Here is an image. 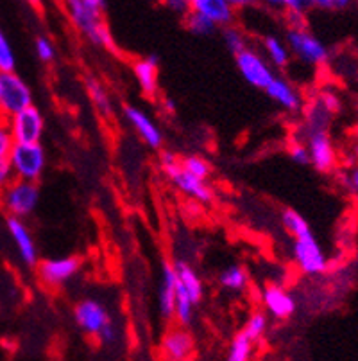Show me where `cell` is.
<instances>
[{
  "instance_id": "cell-1",
  "label": "cell",
  "mask_w": 358,
  "mask_h": 361,
  "mask_svg": "<svg viewBox=\"0 0 358 361\" xmlns=\"http://www.w3.org/2000/svg\"><path fill=\"white\" fill-rule=\"evenodd\" d=\"M63 6L72 25L81 35L87 36L95 45L113 49V36L110 27L104 24L103 13L88 6L84 0H63Z\"/></svg>"
},
{
  "instance_id": "cell-2",
  "label": "cell",
  "mask_w": 358,
  "mask_h": 361,
  "mask_svg": "<svg viewBox=\"0 0 358 361\" xmlns=\"http://www.w3.org/2000/svg\"><path fill=\"white\" fill-rule=\"evenodd\" d=\"M160 167H162L165 176L172 182V185L176 187L177 191H181L190 200L203 203V205H208L213 200V189L210 187V183L183 171L181 159L174 151L165 149L160 153Z\"/></svg>"
},
{
  "instance_id": "cell-3",
  "label": "cell",
  "mask_w": 358,
  "mask_h": 361,
  "mask_svg": "<svg viewBox=\"0 0 358 361\" xmlns=\"http://www.w3.org/2000/svg\"><path fill=\"white\" fill-rule=\"evenodd\" d=\"M8 162L13 169L15 180L38 183L47 169V153L41 142L38 144H18L15 142Z\"/></svg>"
},
{
  "instance_id": "cell-4",
  "label": "cell",
  "mask_w": 358,
  "mask_h": 361,
  "mask_svg": "<svg viewBox=\"0 0 358 361\" xmlns=\"http://www.w3.org/2000/svg\"><path fill=\"white\" fill-rule=\"evenodd\" d=\"M285 44H287L288 51L295 60L307 65V67L317 68L328 63L330 51L314 32L308 31V27L288 29L287 36H285Z\"/></svg>"
},
{
  "instance_id": "cell-5",
  "label": "cell",
  "mask_w": 358,
  "mask_h": 361,
  "mask_svg": "<svg viewBox=\"0 0 358 361\" xmlns=\"http://www.w3.org/2000/svg\"><path fill=\"white\" fill-rule=\"evenodd\" d=\"M292 259H294L295 268L303 275H308V277H317V275L326 274L328 268H330L328 255L324 254L323 246L315 239L312 231L294 238Z\"/></svg>"
},
{
  "instance_id": "cell-6",
  "label": "cell",
  "mask_w": 358,
  "mask_h": 361,
  "mask_svg": "<svg viewBox=\"0 0 358 361\" xmlns=\"http://www.w3.org/2000/svg\"><path fill=\"white\" fill-rule=\"evenodd\" d=\"M39 203L38 183L13 180L4 191L0 192V207L8 212L9 218L25 219L36 211Z\"/></svg>"
},
{
  "instance_id": "cell-7",
  "label": "cell",
  "mask_w": 358,
  "mask_h": 361,
  "mask_svg": "<svg viewBox=\"0 0 358 361\" xmlns=\"http://www.w3.org/2000/svg\"><path fill=\"white\" fill-rule=\"evenodd\" d=\"M32 90L22 75L16 72H9V74H2V81H0V119L8 121L18 111L25 110V108L32 106Z\"/></svg>"
},
{
  "instance_id": "cell-8",
  "label": "cell",
  "mask_w": 358,
  "mask_h": 361,
  "mask_svg": "<svg viewBox=\"0 0 358 361\" xmlns=\"http://www.w3.org/2000/svg\"><path fill=\"white\" fill-rule=\"evenodd\" d=\"M301 140L307 144L310 166H314L315 171H319L323 175H330L337 171L339 153L328 131H312Z\"/></svg>"
},
{
  "instance_id": "cell-9",
  "label": "cell",
  "mask_w": 358,
  "mask_h": 361,
  "mask_svg": "<svg viewBox=\"0 0 358 361\" xmlns=\"http://www.w3.org/2000/svg\"><path fill=\"white\" fill-rule=\"evenodd\" d=\"M6 123H8V128L11 131V137L15 142L38 144L44 139L45 117L34 104L9 117Z\"/></svg>"
},
{
  "instance_id": "cell-10",
  "label": "cell",
  "mask_w": 358,
  "mask_h": 361,
  "mask_svg": "<svg viewBox=\"0 0 358 361\" xmlns=\"http://www.w3.org/2000/svg\"><path fill=\"white\" fill-rule=\"evenodd\" d=\"M235 63L238 72H241V75L244 78L245 83L258 88V90H265V87L274 80V68H272L264 56L258 51H255V49L248 47L245 51H242L241 54H236Z\"/></svg>"
},
{
  "instance_id": "cell-11",
  "label": "cell",
  "mask_w": 358,
  "mask_h": 361,
  "mask_svg": "<svg viewBox=\"0 0 358 361\" xmlns=\"http://www.w3.org/2000/svg\"><path fill=\"white\" fill-rule=\"evenodd\" d=\"M74 320L75 326L83 331L87 336L98 338V334L103 333L104 327L113 318H111L110 311H108L103 302H98L97 298H83V300H79L75 304Z\"/></svg>"
},
{
  "instance_id": "cell-12",
  "label": "cell",
  "mask_w": 358,
  "mask_h": 361,
  "mask_svg": "<svg viewBox=\"0 0 358 361\" xmlns=\"http://www.w3.org/2000/svg\"><path fill=\"white\" fill-rule=\"evenodd\" d=\"M36 270H38V277L44 286L61 288L77 275V271L81 270V261L75 255L45 259V261L38 262Z\"/></svg>"
},
{
  "instance_id": "cell-13",
  "label": "cell",
  "mask_w": 358,
  "mask_h": 361,
  "mask_svg": "<svg viewBox=\"0 0 358 361\" xmlns=\"http://www.w3.org/2000/svg\"><path fill=\"white\" fill-rule=\"evenodd\" d=\"M160 356L163 361H193L196 340L192 333L181 326L167 329L160 340Z\"/></svg>"
},
{
  "instance_id": "cell-14",
  "label": "cell",
  "mask_w": 358,
  "mask_h": 361,
  "mask_svg": "<svg viewBox=\"0 0 358 361\" xmlns=\"http://www.w3.org/2000/svg\"><path fill=\"white\" fill-rule=\"evenodd\" d=\"M262 306L267 317H272L274 320H288L295 313V298L288 290H285L281 284H267L262 290L260 295Z\"/></svg>"
},
{
  "instance_id": "cell-15",
  "label": "cell",
  "mask_w": 358,
  "mask_h": 361,
  "mask_svg": "<svg viewBox=\"0 0 358 361\" xmlns=\"http://www.w3.org/2000/svg\"><path fill=\"white\" fill-rule=\"evenodd\" d=\"M124 117H126L127 124L134 130L140 140H142L146 146H149L151 149H160L163 146V133L160 130L154 119L151 116H147L142 108L131 106L127 104L124 108Z\"/></svg>"
},
{
  "instance_id": "cell-16",
  "label": "cell",
  "mask_w": 358,
  "mask_h": 361,
  "mask_svg": "<svg viewBox=\"0 0 358 361\" xmlns=\"http://www.w3.org/2000/svg\"><path fill=\"white\" fill-rule=\"evenodd\" d=\"M265 94L271 101H274L280 108H283L288 114H300L305 108L303 94L294 83L283 78V75H274V80L265 87Z\"/></svg>"
},
{
  "instance_id": "cell-17",
  "label": "cell",
  "mask_w": 358,
  "mask_h": 361,
  "mask_svg": "<svg viewBox=\"0 0 358 361\" xmlns=\"http://www.w3.org/2000/svg\"><path fill=\"white\" fill-rule=\"evenodd\" d=\"M6 225H8V232L13 239V245H15L16 252H18L20 261L24 262L25 266H29V268L38 266V245H36L34 235L29 231V226L25 225L24 219L8 218Z\"/></svg>"
},
{
  "instance_id": "cell-18",
  "label": "cell",
  "mask_w": 358,
  "mask_h": 361,
  "mask_svg": "<svg viewBox=\"0 0 358 361\" xmlns=\"http://www.w3.org/2000/svg\"><path fill=\"white\" fill-rule=\"evenodd\" d=\"M177 277L174 264L169 261L162 262L160 270V284H158V311L165 322L174 320V304H176Z\"/></svg>"
},
{
  "instance_id": "cell-19",
  "label": "cell",
  "mask_w": 358,
  "mask_h": 361,
  "mask_svg": "<svg viewBox=\"0 0 358 361\" xmlns=\"http://www.w3.org/2000/svg\"><path fill=\"white\" fill-rule=\"evenodd\" d=\"M172 264L174 271H176L177 284L181 286V290L192 298V302L197 306V304L203 300V297H205V284H203V279L199 277L196 268H193L190 262L183 261V259L172 262Z\"/></svg>"
},
{
  "instance_id": "cell-20",
  "label": "cell",
  "mask_w": 358,
  "mask_h": 361,
  "mask_svg": "<svg viewBox=\"0 0 358 361\" xmlns=\"http://www.w3.org/2000/svg\"><path fill=\"white\" fill-rule=\"evenodd\" d=\"M190 6L192 11L205 15L217 27L231 25L235 18V9L228 4V0H190Z\"/></svg>"
},
{
  "instance_id": "cell-21",
  "label": "cell",
  "mask_w": 358,
  "mask_h": 361,
  "mask_svg": "<svg viewBox=\"0 0 358 361\" xmlns=\"http://www.w3.org/2000/svg\"><path fill=\"white\" fill-rule=\"evenodd\" d=\"M158 67H160V63H158L156 56H147V58L136 60L133 63L134 80H136L140 90L149 97L156 96L158 88H160V83H158Z\"/></svg>"
},
{
  "instance_id": "cell-22",
  "label": "cell",
  "mask_w": 358,
  "mask_h": 361,
  "mask_svg": "<svg viewBox=\"0 0 358 361\" xmlns=\"http://www.w3.org/2000/svg\"><path fill=\"white\" fill-rule=\"evenodd\" d=\"M84 90H87L88 97H90L91 104H94L95 111H97L98 116L104 117V119H111L115 116V104L110 96V92H108V88L97 78L88 75L87 80H84Z\"/></svg>"
},
{
  "instance_id": "cell-23",
  "label": "cell",
  "mask_w": 358,
  "mask_h": 361,
  "mask_svg": "<svg viewBox=\"0 0 358 361\" xmlns=\"http://www.w3.org/2000/svg\"><path fill=\"white\" fill-rule=\"evenodd\" d=\"M331 119L333 116L314 97L305 108V123L301 126V135L305 137L312 131H328Z\"/></svg>"
},
{
  "instance_id": "cell-24",
  "label": "cell",
  "mask_w": 358,
  "mask_h": 361,
  "mask_svg": "<svg viewBox=\"0 0 358 361\" xmlns=\"http://www.w3.org/2000/svg\"><path fill=\"white\" fill-rule=\"evenodd\" d=\"M264 52V58L269 61V65L280 68V71L287 68L292 61V54L290 51H288L287 44H285L281 38H278V36H267V38H265Z\"/></svg>"
},
{
  "instance_id": "cell-25",
  "label": "cell",
  "mask_w": 358,
  "mask_h": 361,
  "mask_svg": "<svg viewBox=\"0 0 358 361\" xmlns=\"http://www.w3.org/2000/svg\"><path fill=\"white\" fill-rule=\"evenodd\" d=\"M219 284L226 291L231 293H242L249 288V274L244 266L241 264H229L228 268L221 271L219 275Z\"/></svg>"
},
{
  "instance_id": "cell-26",
  "label": "cell",
  "mask_w": 358,
  "mask_h": 361,
  "mask_svg": "<svg viewBox=\"0 0 358 361\" xmlns=\"http://www.w3.org/2000/svg\"><path fill=\"white\" fill-rule=\"evenodd\" d=\"M196 317V304L192 298L181 290V286H176V304H174V320L177 322V326L188 327Z\"/></svg>"
},
{
  "instance_id": "cell-27",
  "label": "cell",
  "mask_w": 358,
  "mask_h": 361,
  "mask_svg": "<svg viewBox=\"0 0 358 361\" xmlns=\"http://www.w3.org/2000/svg\"><path fill=\"white\" fill-rule=\"evenodd\" d=\"M252 349H255V341L249 340L244 333H236L231 340V345L228 349L226 361H251Z\"/></svg>"
},
{
  "instance_id": "cell-28",
  "label": "cell",
  "mask_w": 358,
  "mask_h": 361,
  "mask_svg": "<svg viewBox=\"0 0 358 361\" xmlns=\"http://www.w3.org/2000/svg\"><path fill=\"white\" fill-rule=\"evenodd\" d=\"M280 219H281V226H283L285 231H287V234L290 235L292 239L312 231L307 219H305L300 212L292 211V209H285V211L281 212Z\"/></svg>"
},
{
  "instance_id": "cell-29",
  "label": "cell",
  "mask_w": 358,
  "mask_h": 361,
  "mask_svg": "<svg viewBox=\"0 0 358 361\" xmlns=\"http://www.w3.org/2000/svg\"><path fill=\"white\" fill-rule=\"evenodd\" d=\"M267 327H269V317L265 314V311H252L249 314L248 322H245L244 329L242 333L249 338L251 341H260L264 338V334L267 333Z\"/></svg>"
},
{
  "instance_id": "cell-30",
  "label": "cell",
  "mask_w": 358,
  "mask_h": 361,
  "mask_svg": "<svg viewBox=\"0 0 358 361\" xmlns=\"http://www.w3.org/2000/svg\"><path fill=\"white\" fill-rule=\"evenodd\" d=\"M181 169L186 171L188 175L196 176L199 180L208 182L210 175H212V166L208 160L201 155H186L181 159Z\"/></svg>"
},
{
  "instance_id": "cell-31",
  "label": "cell",
  "mask_w": 358,
  "mask_h": 361,
  "mask_svg": "<svg viewBox=\"0 0 358 361\" xmlns=\"http://www.w3.org/2000/svg\"><path fill=\"white\" fill-rule=\"evenodd\" d=\"M222 40H224V45L228 47L229 52L233 54H241L242 51L249 47L248 45V36L242 31L241 27L236 25H226L224 32H222Z\"/></svg>"
},
{
  "instance_id": "cell-32",
  "label": "cell",
  "mask_w": 358,
  "mask_h": 361,
  "mask_svg": "<svg viewBox=\"0 0 358 361\" xmlns=\"http://www.w3.org/2000/svg\"><path fill=\"white\" fill-rule=\"evenodd\" d=\"M185 25L192 35L196 36H210L215 32L217 25L213 24L210 18H206L205 15L196 11H190L188 15L185 16Z\"/></svg>"
},
{
  "instance_id": "cell-33",
  "label": "cell",
  "mask_w": 358,
  "mask_h": 361,
  "mask_svg": "<svg viewBox=\"0 0 358 361\" xmlns=\"http://www.w3.org/2000/svg\"><path fill=\"white\" fill-rule=\"evenodd\" d=\"M9 72H16V54L9 38L0 29V74Z\"/></svg>"
},
{
  "instance_id": "cell-34",
  "label": "cell",
  "mask_w": 358,
  "mask_h": 361,
  "mask_svg": "<svg viewBox=\"0 0 358 361\" xmlns=\"http://www.w3.org/2000/svg\"><path fill=\"white\" fill-rule=\"evenodd\" d=\"M339 183L358 207V166H346L339 171Z\"/></svg>"
},
{
  "instance_id": "cell-35",
  "label": "cell",
  "mask_w": 358,
  "mask_h": 361,
  "mask_svg": "<svg viewBox=\"0 0 358 361\" xmlns=\"http://www.w3.org/2000/svg\"><path fill=\"white\" fill-rule=\"evenodd\" d=\"M315 99L319 101V103L323 104V106L326 108L333 117L343 110V101H340V96L335 90H331V88H323V90L315 96Z\"/></svg>"
},
{
  "instance_id": "cell-36",
  "label": "cell",
  "mask_w": 358,
  "mask_h": 361,
  "mask_svg": "<svg viewBox=\"0 0 358 361\" xmlns=\"http://www.w3.org/2000/svg\"><path fill=\"white\" fill-rule=\"evenodd\" d=\"M34 52L41 63H52L56 60V47L51 38H47V36H38L36 38Z\"/></svg>"
},
{
  "instance_id": "cell-37",
  "label": "cell",
  "mask_w": 358,
  "mask_h": 361,
  "mask_svg": "<svg viewBox=\"0 0 358 361\" xmlns=\"http://www.w3.org/2000/svg\"><path fill=\"white\" fill-rule=\"evenodd\" d=\"M288 157L292 159V162L300 164V166H308L310 164L307 144L301 139H292V142L288 144Z\"/></svg>"
},
{
  "instance_id": "cell-38",
  "label": "cell",
  "mask_w": 358,
  "mask_h": 361,
  "mask_svg": "<svg viewBox=\"0 0 358 361\" xmlns=\"http://www.w3.org/2000/svg\"><path fill=\"white\" fill-rule=\"evenodd\" d=\"M13 144H15V140H13L8 123L4 119H0V160L8 159V155L11 153Z\"/></svg>"
},
{
  "instance_id": "cell-39",
  "label": "cell",
  "mask_w": 358,
  "mask_h": 361,
  "mask_svg": "<svg viewBox=\"0 0 358 361\" xmlns=\"http://www.w3.org/2000/svg\"><path fill=\"white\" fill-rule=\"evenodd\" d=\"M353 0H312L310 6L324 9V11H344L351 6Z\"/></svg>"
},
{
  "instance_id": "cell-40",
  "label": "cell",
  "mask_w": 358,
  "mask_h": 361,
  "mask_svg": "<svg viewBox=\"0 0 358 361\" xmlns=\"http://www.w3.org/2000/svg\"><path fill=\"white\" fill-rule=\"evenodd\" d=\"M98 340L103 341L104 345H115L118 340H120V327L115 324V320H111L106 327L103 329V333L98 334Z\"/></svg>"
},
{
  "instance_id": "cell-41",
  "label": "cell",
  "mask_w": 358,
  "mask_h": 361,
  "mask_svg": "<svg viewBox=\"0 0 358 361\" xmlns=\"http://www.w3.org/2000/svg\"><path fill=\"white\" fill-rule=\"evenodd\" d=\"M163 4H165V8L170 13H174L177 16H183V18L192 11L190 0H163Z\"/></svg>"
},
{
  "instance_id": "cell-42",
  "label": "cell",
  "mask_w": 358,
  "mask_h": 361,
  "mask_svg": "<svg viewBox=\"0 0 358 361\" xmlns=\"http://www.w3.org/2000/svg\"><path fill=\"white\" fill-rule=\"evenodd\" d=\"M288 29H305L307 27V13L285 11Z\"/></svg>"
},
{
  "instance_id": "cell-43",
  "label": "cell",
  "mask_w": 358,
  "mask_h": 361,
  "mask_svg": "<svg viewBox=\"0 0 358 361\" xmlns=\"http://www.w3.org/2000/svg\"><path fill=\"white\" fill-rule=\"evenodd\" d=\"M13 180H15V175H13V169L11 166H9L8 159L0 160V192L4 191Z\"/></svg>"
},
{
  "instance_id": "cell-44",
  "label": "cell",
  "mask_w": 358,
  "mask_h": 361,
  "mask_svg": "<svg viewBox=\"0 0 358 361\" xmlns=\"http://www.w3.org/2000/svg\"><path fill=\"white\" fill-rule=\"evenodd\" d=\"M281 8L285 11L307 13V9L310 8V0H281Z\"/></svg>"
},
{
  "instance_id": "cell-45",
  "label": "cell",
  "mask_w": 358,
  "mask_h": 361,
  "mask_svg": "<svg viewBox=\"0 0 358 361\" xmlns=\"http://www.w3.org/2000/svg\"><path fill=\"white\" fill-rule=\"evenodd\" d=\"M258 0H228V4L231 6L233 9H244L255 6Z\"/></svg>"
},
{
  "instance_id": "cell-46",
  "label": "cell",
  "mask_w": 358,
  "mask_h": 361,
  "mask_svg": "<svg viewBox=\"0 0 358 361\" xmlns=\"http://www.w3.org/2000/svg\"><path fill=\"white\" fill-rule=\"evenodd\" d=\"M88 6H91L94 9H97V11L103 13L104 6H106V0H84Z\"/></svg>"
},
{
  "instance_id": "cell-47",
  "label": "cell",
  "mask_w": 358,
  "mask_h": 361,
  "mask_svg": "<svg viewBox=\"0 0 358 361\" xmlns=\"http://www.w3.org/2000/svg\"><path fill=\"white\" fill-rule=\"evenodd\" d=\"M350 139H351V142H353V146H357V147H358V123L354 124L353 130H351Z\"/></svg>"
},
{
  "instance_id": "cell-48",
  "label": "cell",
  "mask_w": 358,
  "mask_h": 361,
  "mask_svg": "<svg viewBox=\"0 0 358 361\" xmlns=\"http://www.w3.org/2000/svg\"><path fill=\"white\" fill-rule=\"evenodd\" d=\"M350 157H351V166H358V147L357 146L351 147Z\"/></svg>"
},
{
  "instance_id": "cell-49",
  "label": "cell",
  "mask_w": 358,
  "mask_h": 361,
  "mask_svg": "<svg viewBox=\"0 0 358 361\" xmlns=\"http://www.w3.org/2000/svg\"><path fill=\"white\" fill-rule=\"evenodd\" d=\"M163 108H165L167 111H170V114H172V111L176 110V103H174L172 99H165V101H163Z\"/></svg>"
},
{
  "instance_id": "cell-50",
  "label": "cell",
  "mask_w": 358,
  "mask_h": 361,
  "mask_svg": "<svg viewBox=\"0 0 358 361\" xmlns=\"http://www.w3.org/2000/svg\"><path fill=\"white\" fill-rule=\"evenodd\" d=\"M262 2L271 6V8H281V0H262Z\"/></svg>"
},
{
  "instance_id": "cell-51",
  "label": "cell",
  "mask_w": 358,
  "mask_h": 361,
  "mask_svg": "<svg viewBox=\"0 0 358 361\" xmlns=\"http://www.w3.org/2000/svg\"><path fill=\"white\" fill-rule=\"evenodd\" d=\"M27 2L31 6H39V4H41V0H27Z\"/></svg>"
},
{
  "instance_id": "cell-52",
  "label": "cell",
  "mask_w": 358,
  "mask_h": 361,
  "mask_svg": "<svg viewBox=\"0 0 358 361\" xmlns=\"http://www.w3.org/2000/svg\"><path fill=\"white\" fill-rule=\"evenodd\" d=\"M0 81H2V74H0Z\"/></svg>"
},
{
  "instance_id": "cell-53",
  "label": "cell",
  "mask_w": 358,
  "mask_h": 361,
  "mask_svg": "<svg viewBox=\"0 0 358 361\" xmlns=\"http://www.w3.org/2000/svg\"><path fill=\"white\" fill-rule=\"evenodd\" d=\"M160 2H163V0H160Z\"/></svg>"
},
{
  "instance_id": "cell-54",
  "label": "cell",
  "mask_w": 358,
  "mask_h": 361,
  "mask_svg": "<svg viewBox=\"0 0 358 361\" xmlns=\"http://www.w3.org/2000/svg\"><path fill=\"white\" fill-rule=\"evenodd\" d=\"M310 2H312V0H310Z\"/></svg>"
}]
</instances>
